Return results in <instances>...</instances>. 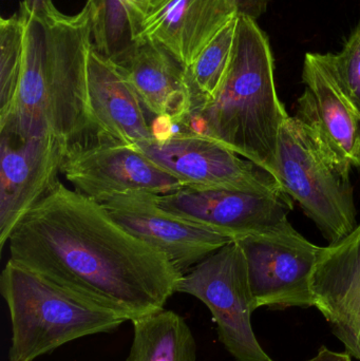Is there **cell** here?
<instances>
[{"instance_id":"obj_1","label":"cell","mask_w":360,"mask_h":361,"mask_svg":"<svg viewBox=\"0 0 360 361\" xmlns=\"http://www.w3.org/2000/svg\"><path fill=\"white\" fill-rule=\"evenodd\" d=\"M8 243L15 262L129 322L164 309L183 276L101 204L59 180Z\"/></svg>"},{"instance_id":"obj_2","label":"cell","mask_w":360,"mask_h":361,"mask_svg":"<svg viewBox=\"0 0 360 361\" xmlns=\"http://www.w3.org/2000/svg\"><path fill=\"white\" fill-rule=\"evenodd\" d=\"M23 71L14 107L0 131L52 135L68 146L94 135L87 111V63L92 49L90 13L61 12L52 0L32 8L21 0Z\"/></svg>"},{"instance_id":"obj_3","label":"cell","mask_w":360,"mask_h":361,"mask_svg":"<svg viewBox=\"0 0 360 361\" xmlns=\"http://www.w3.org/2000/svg\"><path fill=\"white\" fill-rule=\"evenodd\" d=\"M289 116L277 93L268 36L257 21L238 16L225 78L213 99L192 110L181 130L218 142L278 180L279 135Z\"/></svg>"},{"instance_id":"obj_4","label":"cell","mask_w":360,"mask_h":361,"mask_svg":"<svg viewBox=\"0 0 360 361\" xmlns=\"http://www.w3.org/2000/svg\"><path fill=\"white\" fill-rule=\"evenodd\" d=\"M10 312L8 361H34L82 337L108 334L129 322L10 259L0 276Z\"/></svg>"},{"instance_id":"obj_5","label":"cell","mask_w":360,"mask_h":361,"mask_svg":"<svg viewBox=\"0 0 360 361\" xmlns=\"http://www.w3.org/2000/svg\"><path fill=\"white\" fill-rule=\"evenodd\" d=\"M278 180L323 235L335 243L357 227L353 188L330 164L295 116L281 127Z\"/></svg>"},{"instance_id":"obj_6","label":"cell","mask_w":360,"mask_h":361,"mask_svg":"<svg viewBox=\"0 0 360 361\" xmlns=\"http://www.w3.org/2000/svg\"><path fill=\"white\" fill-rule=\"evenodd\" d=\"M177 293L196 297L209 307L219 341L235 360L274 361L254 333L252 315L257 307L247 259L236 240L184 274Z\"/></svg>"},{"instance_id":"obj_7","label":"cell","mask_w":360,"mask_h":361,"mask_svg":"<svg viewBox=\"0 0 360 361\" xmlns=\"http://www.w3.org/2000/svg\"><path fill=\"white\" fill-rule=\"evenodd\" d=\"M249 271L256 307H314L311 281L321 248L290 221L236 240Z\"/></svg>"},{"instance_id":"obj_8","label":"cell","mask_w":360,"mask_h":361,"mask_svg":"<svg viewBox=\"0 0 360 361\" xmlns=\"http://www.w3.org/2000/svg\"><path fill=\"white\" fill-rule=\"evenodd\" d=\"M187 186L287 195L271 173L218 142L190 130H175L133 146Z\"/></svg>"},{"instance_id":"obj_9","label":"cell","mask_w":360,"mask_h":361,"mask_svg":"<svg viewBox=\"0 0 360 361\" xmlns=\"http://www.w3.org/2000/svg\"><path fill=\"white\" fill-rule=\"evenodd\" d=\"M304 93L295 118L321 154L350 182L360 167V116L342 90L330 53H306L302 67Z\"/></svg>"},{"instance_id":"obj_10","label":"cell","mask_w":360,"mask_h":361,"mask_svg":"<svg viewBox=\"0 0 360 361\" xmlns=\"http://www.w3.org/2000/svg\"><path fill=\"white\" fill-rule=\"evenodd\" d=\"M61 173L74 190L97 203L131 191L162 195L187 186L133 146L95 135L68 147Z\"/></svg>"},{"instance_id":"obj_11","label":"cell","mask_w":360,"mask_h":361,"mask_svg":"<svg viewBox=\"0 0 360 361\" xmlns=\"http://www.w3.org/2000/svg\"><path fill=\"white\" fill-rule=\"evenodd\" d=\"M126 14L133 42L162 47L186 70L237 16L228 0H130Z\"/></svg>"},{"instance_id":"obj_12","label":"cell","mask_w":360,"mask_h":361,"mask_svg":"<svg viewBox=\"0 0 360 361\" xmlns=\"http://www.w3.org/2000/svg\"><path fill=\"white\" fill-rule=\"evenodd\" d=\"M0 247L58 182L69 146L52 135L0 131Z\"/></svg>"},{"instance_id":"obj_13","label":"cell","mask_w":360,"mask_h":361,"mask_svg":"<svg viewBox=\"0 0 360 361\" xmlns=\"http://www.w3.org/2000/svg\"><path fill=\"white\" fill-rule=\"evenodd\" d=\"M289 197L287 195L186 186L168 195H156V201L178 218L238 240L287 220V212L293 209Z\"/></svg>"},{"instance_id":"obj_14","label":"cell","mask_w":360,"mask_h":361,"mask_svg":"<svg viewBox=\"0 0 360 361\" xmlns=\"http://www.w3.org/2000/svg\"><path fill=\"white\" fill-rule=\"evenodd\" d=\"M99 204L129 233L163 252L182 275L234 241L169 214L154 193L131 191Z\"/></svg>"},{"instance_id":"obj_15","label":"cell","mask_w":360,"mask_h":361,"mask_svg":"<svg viewBox=\"0 0 360 361\" xmlns=\"http://www.w3.org/2000/svg\"><path fill=\"white\" fill-rule=\"evenodd\" d=\"M315 307L360 361V224L340 241L321 247L311 281Z\"/></svg>"},{"instance_id":"obj_16","label":"cell","mask_w":360,"mask_h":361,"mask_svg":"<svg viewBox=\"0 0 360 361\" xmlns=\"http://www.w3.org/2000/svg\"><path fill=\"white\" fill-rule=\"evenodd\" d=\"M145 107L122 70L94 48L87 63V111L101 139L135 146L154 139Z\"/></svg>"},{"instance_id":"obj_17","label":"cell","mask_w":360,"mask_h":361,"mask_svg":"<svg viewBox=\"0 0 360 361\" xmlns=\"http://www.w3.org/2000/svg\"><path fill=\"white\" fill-rule=\"evenodd\" d=\"M126 76L144 107L179 129L194 109V95L185 68L164 48L150 42H135L113 61Z\"/></svg>"},{"instance_id":"obj_18","label":"cell","mask_w":360,"mask_h":361,"mask_svg":"<svg viewBox=\"0 0 360 361\" xmlns=\"http://www.w3.org/2000/svg\"><path fill=\"white\" fill-rule=\"evenodd\" d=\"M133 339L126 361H197V343L179 314L161 310L131 320Z\"/></svg>"},{"instance_id":"obj_19","label":"cell","mask_w":360,"mask_h":361,"mask_svg":"<svg viewBox=\"0 0 360 361\" xmlns=\"http://www.w3.org/2000/svg\"><path fill=\"white\" fill-rule=\"evenodd\" d=\"M237 23L238 15L218 32L186 70L194 95V109L213 99L225 78L234 51Z\"/></svg>"},{"instance_id":"obj_20","label":"cell","mask_w":360,"mask_h":361,"mask_svg":"<svg viewBox=\"0 0 360 361\" xmlns=\"http://www.w3.org/2000/svg\"><path fill=\"white\" fill-rule=\"evenodd\" d=\"M130 0H87L95 51L116 61L135 44L129 27L126 4Z\"/></svg>"},{"instance_id":"obj_21","label":"cell","mask_w":360,"mask_h":361,"mask_svg":"<svg viewBox=\"0 0 360 361\" xmlns=\"http://www.w3.org/2000/svg\"><path fill=\"white\" fill-rule=\"evenodd\" d=\"M25 25L17 11L0 18V122L14 107L23 61Z\"/></svg>"},{"instance_id":"obj_22","label":"cell","mask_w":360,"mask_h":361,"mask_svg":"<svg viewBox=\"0 0 360 361\" xmlns=\"http://www.w3.org/2000/svg\"><path fill=\"white\" fill-rule=\"evenodd\" d=\"M338 82L360 116V25L350 34L342 51L330 53Z\"/></svg>"},{"instance_id":"obj_23","label":"cell","mask_w":360,"mask_h":361,"mask_svg":"<svg viewBox=\"0 0 360 361\" xmlns=\"http://www.w3.org/2000/svg\"><path fill=\"white\" fill-rule=\"evenodd\" d=\"M238 16L247 17L257 21L266 14L272 0H228Z\"/></svg>"},{"instance_id":"obj_24","label":"cell","mask_w":360,"mask_h":361,"mask_svg":"<svg viewBox=\"0 0 360 361\" xmlns=\"http://www.w3.org/2000/svg\"><path fill=\"white\" fill-rule=\"evenodd\" d=\"M308 361H351V355L348 353H338L331 351L325 347H321L316 356Z\"/></svg>"},{"instance_id":"obj_25","label":"cell","mask_w":360,"mask_h":361,"mask_svg":"<svg viewBox=\"0 0 360 361\" xmlns=\"http://www.w3.org/2000/svg\"><path fill=\"white\" fill-rule=\"evenodd\" d=\"M27 4H29L32 8H36V6H42V4L46 2V0H25Z\"/></svg>"}]
</instances>
